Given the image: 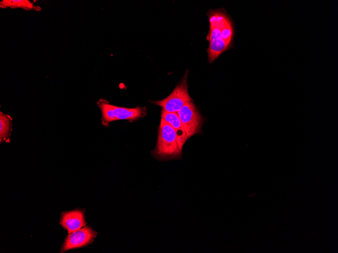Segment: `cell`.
<instances>
[{
    "label": "cell",
    "mask_w": 338,
    "mask_h": 253,
    "mask_svg": "<svg viewBox=\"0 0 338 253\" xmlns=\"http://www.w3.org/2000/svg\"><path fill=\"white\" fill-rule=\"evenodd\" d=\"M61 225L70 234L85 227V213L81 210H75L62 213L60 219Z\"/></svg>",
    "instance_id": "52a82bcc"
},
{
    "label": "cell",
    "mask_w": 338,
    "mask_h": 253,
    "mask_svg": "<svg viewBox=\"0 0 338 253\" xmlns=\"http://www.w3.org/2000/svg\"><path fill=\"white\" fill-rule=\"evenodd\" d=\"M1 8L22 9L27 11H41V8L35 5L29 0H2L0 2Z\"/></svg>",
    "instance_id": "9c48e42d"
},
{
    "label": "cell",
    "mask_w": 338,
    "mask_h": 253,
    "mask_svg": "<svg viewBox=\"0 0 338 253\" xmlns=\"http://www.w3.org/2000/svg\"><path fill=\"white\" fill-rule=\"evenodd\" d=\"M177 114L189 138L200 131L203 119L192 102L184 105Z\"/></svg>",
    "instance_id": "5b68a950"
},
{
    "label": "cell",
    "mask_w": 338,
    "mask_h": 253,
    "mask_svg": "<svg viewBox=\"0 0 338 253\" xmlns=\"http://www.w3.org/2000/svg\"><path fill=\"white\" fill-rule=\"evenodd\" d=\"M209 22V30L207 39L209 41L207 49L208 58L212 63L229 47L223 40L222 29L227 16L221 11H210L208 13Z\"/></svg>",
    "instance_id": "7a4b0ae2"
},
{
    "label": "cell",
    "mask_w": 338,
    "mask_h": 253,
    "mask_svg": "<svg viewBox=\"0 0 338 253\" xmlns=\"http://www.w3.org/2000/svg\"><path fill=\"white\" fill-rule=\"evenodd\" d=\"M97 104L101 111L102 124L105 126L116 120H138L143 118L146 112L145 108L137 107L127 108L118 107L111 105L103 99H100Z\"/></svg>",
    "instance_id": "3957f363"
},
{
    "label": "cell",
    "mask_w": 338,
    "mask_h": 253,
    "mask_svg": "<svg viewBox=\"0 0 338 253\" xmlns=\"http://www.w3.org/2000/svg\"><path fill=\"white\" fill-rule=\"evenodd\" d=\"M12 130V118L8 115L0 113L1 142L7 141Z\"/></svg>",
    "instance_id": "30bf717a"
},
{
    "label": "cell",
    "mask_w": 338,
    "mask_h": 253,
    "mask_svg": "<svg viewBox=\"0 0 338 253\" xmlns=\"http://www.w3.org/2000/svg\"><path fill=\"white\" fill-rule=\"evenodd\" d=\"M97 236V232L89 226L83 227L70 233L61 248V252L91 244Z\"/></svg>",
    "instance_id": "8992f818"
},
{
    "label": "cell",
    "mask_w": 338,
    "mask_h": 253,
    "mask_svg": "<svg viewBox=\"0 0 338 253\" xmlns=\"http://www.w3.org/2000/svg\"><path fill=\"white\" fill-rule=\"evenodd\" d=\"M182 152L176 131L168 123L161 119L157 143L152 151V155L158 160L166 161L181 159Z\"/></svg>",
    "instance_id": "6da1fadb"
},
{
    "label": "cell",
    "mask_w": 338,
    "mask_h": 253,
    "mask_svg": "<svg viewBox=\"0 0 338 253\" xmlns=\"http://www.w3.org/2000/svg\"><path fill=\"white\" fill-rule=\"evenodd\" d=\"M187 76L188 71L167 97L152 103L161 107L162 109L166 112L177 113L184 105L192 102L188 91Z\"/></svg>",
    "instance_id": "277c9868"
},
{
    "label": "cell",
    "mask_w": 338,
    "mask_h": 253,
    "mask_svg": "<svg viewBox=\"0 0 338 253\" xmlns=\"http://www.w3.org/2000/svg\"><path fill=\"white\" fill-rule=\"evenodd\" d=\"M161 119L168 123L175 130L177 133L179 145L182 150L184 143L189 138L177 113L168 112L161 109Z\"/></svg>",
    "instance_id": "ba28073f"
}]
</instances>
